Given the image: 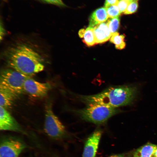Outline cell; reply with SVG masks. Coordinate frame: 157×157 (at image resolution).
Wrapping results in <instances>:
<instances>
[{"label": "cell", "instance_id": "obj_1", "mask_svg": "<svg viewBox=\"0 0 157 157\" xmlns=\"http://www.w3.org/2000/svg\"><path fill=\"white\" fill-rule=\"evenodd\" d=\"M5 59L9 67L30 77L44 68L43 59L40 55L24 44L10 49L6 52Z\"/></svg>", "mask_w": 157, "mask_h": 157}, {"label": "cell", "instance_id": "obj_2", "mask_svg": "<svg viewBox=\"0 0 157 157\" xmlns=\"http://www.w3.org/2000/svg\"><path fill=\"white\" fill-rule=\"evenodd\" d=\"M117 108L96 103L87 104L86 107L76 111L83 119L95 124L104 123L111 117L119 113Z\"/></svg>", "mask_w": 157, "mask_h": 157}, {"label": "cell", "instance_id": "obj_3", "mask_svg": "<svg viewBox=\"0 0 157 157\" xmlns=\"http://www.w3.org/2000/svg\"><path fill=\"white\" fill-rule=\"evenodd\" d=\"M44 130L51 137L58 139L65 134L66 130L63 125L54 113L52 109V103L48 100L45 104Z\"/></svg>", "mask_w": 157, "mask_h": 157}, {"label": "cell", "instance_id": "obj_4", "mask_svg": "<svg viewBox=\"0 0 157 157\" xmlns=\"http://www.w3.org/2000/svg\"><path fill=\"white\" fill-rule=\"evenodd\" d=\"M28 77L13 69H3L0 73V85L18 96L24 91V83Z\"/></svg>", "mask_w": 157, "mask_h": 157}, {"label": "cell", "instance_id": "obj_5", "mask_svg": "<svg viewBox=\"0 0 157 157\" xmlns=\"http://www.w3.org/2000/svg\"><path fill=\"white\" fill-rule=\"evenodd\" d=\"M26 147L25 144L19 139L12 136H5L0 141V156L19 157Z\"/></svg>", "mask_w": 157, "mask_h": 157}, {"label": "cell", "instance_id": "obj_6", "mask_svg": "<svg viewBox=\"0 0 157 157\" xmlns=\"http://www.w3.org/2000/svg\"><path fill=\"white\" fill-rule=\"evenodd\" d=\"M24 91L32 97L42 98L46 96L51 89L52 85L49 83H41L28 77L24 85Z\"/></svg>", "mask_w": 157, "mask_h": 157}, {"label": "cell", "instance_id": "obj_7", "mask_svg": "<svg viewBox=\"0 0 157 157\" xmlns=\"http://www.w3.org/2000/svg\"><path fill=\"white\" fill-rule=\"evenodd\" d=\"M0 129L19 133L24 132L22 127L6 109L0 107Z\"/></svg>", "mask_w": 157, "mask_h": 157}, {"label": "cell", "instance_id": "obj_8", "mask_svg": "<svg viewBox=\"0 0 157 157\" xmlns=\"http://www.w3.org/2000/svg\"><path fill=\"white\" fill-rule=\"evenodd\" d=\"M101 134L100 130H97L88 137L85 144L82 157H95Z\"/></svg>", "mask_w": 157, "mask_h": 157}, {"label": "cell", "instance_id": "obj_9", "mask_svg": "<svg viewBox=\"0 0 157 157\" xmlns=\"http://www.w3.org/2000/svg\"><path fill=\"white\" fill-rule=\"evenodd\" d=\"M93 32L96 44L106 42L113 34L109 29L107 23L104 22L95 26L93 28Z\"/></svg>", "mask_w": 157, "mask_h": 157}, {"label": "cell", "instance_id": "obj_10", "mask_svg": "<svg viewBox=\"0 0 157 157\" xmlns=\"http://www.w3.org/2000/svg\"><path fill=\"white\" fill-rule=\"evenodd\" d=\"M18 96L8 89L0 85V106L6 109L9 108Z\"/></svg>", "mask_w": 157, "mask_h": 157}, {"label": "cell", "instance_id": "obj_11", "mask_svg": "<svg viewBox=\"0 0 157 157\" xmlns=\"http://www.w3.org/2000/svg\"><path fill=\"white\" fill-rule=\"evenodd\" d=\"M108 17L105 7L97 9L93 12L90 16L89 26L94 27L97 24L105 22Z\"/></svg>", "mask_w": 157, "mask_h": 157}, {"label": "cell", "instance_id": "obj_12", "mask_svg": "<svg viewBox=\"0 0 157 157\" xmlns=\"http://www.w3.org/2000/svg\"><path fill=\"white\" fill-rule=\"evenodd\" d=\"M157 145L148 143L138 149L134 157H152Z\"/></svg>", "mask_w": 157, "mask_h": 157}, {"label": "cell", "instance_id": "obj_13", "mask_svg": "<svg viewBox=\"0 0 157 157\" xmlns=\"http://www.w3.org/2000/svg\"><path fill=\"white\" fill-rule=\"evenodd\" d=\"M125 36L120 35L118 32L114 33L110 38V41L115 44V48L121 50L125 47L126 43L124 42Z\"/></svg>", "mask_w": 157, "mask_h": 157}, {"label": "cell", "instance_id": "obj_14", "mask_svg": "<svg viewBox=\"0 0 157 157\" xmlns=\"http://www.w3.org/2000/svg\"><path fill=\"white\" fill-rule=\"evenodd\" d=\"M83 41L88 46H93L96 44L93 32V28L89 26L85 29Z\"/></svg>", "mask_w": 157, "mask_h": 157}, {"label": "cell", "instance_id": "obj_15", "mask_svg": "<svg viewBox=\"0 0 157 157\" xmlns=\"http://www.w3.org/2000/svg\"><path fill=\"white\" fill-rule=\"evenodd\" d=\"M107 23L109 29L113 34L116 32L119 27L120 24L119 17L111 18L108 21Z\"/></svg>", "mask_w": 157, "mask_h": 157}, {"label": "cell", "instance_id": "obj_16", "mask_svg": "<svg viewBox=\"0 0 157 157\" xmlns=\"http://www.w3.org/2000/svg\"><path fill=\"white\" fill-rule=\"evenodd\" d=\"M106 8L109 17L113 18L119 17L121 14L117 5H112Z\"/></svg>", "mask_w": 157, "mask_h": 157}, {"label": "cell", "instance_id": "obj_17", "mask_svg": "<svg viewBox=\"0 0 157 157\" xmlns=\"http://www.w3.org/2000/svg\"><path fill=\"white\" fill-rule=\"evenodd\" d=\"M138 7V4L137 1L131 2L124 13L125 15H128L134 13L137 11Z\"/></svg>", "mask_w": 157, "mask_h": 157}, {"label": "cell", "instance_id": "obj_18", "mask_svg": "<svg viewBox=\"0 0 157 157\" xmlns=\"http://www.w3.org/2000/svg\"><path fill=\"white\" fill-rule=\"evenodd\" d=\"M131 2L128 0H121L118 3V6L121 13H124Z\"/></svg>", "mask_w": 157, "mask_h": 157}, {"label": "cell", "instance_id": "obj_19", "mask_svg": "<svg viewBox=\"0 0 157 157\" xmlns=\"http://www.w3.org/2000/svg\"><path fill=\"white\" fill-rule=\"evenodd\" d=\"M120 0H106L104 7L106 8L112 5H117Z\"/></svg>", "mask_w": 157, "mask_h": 157}, {"label": "cell", "instance_id": "obj_20", "mask_svg": "<svg viewBox=\"0 0 157 157\" xmlns=\"http://www.w3.org/2000/svg\"><path fill=\"white\" fill-rule=\"evenodd\" d=\"M46 1L53 4L64 6H65L62 0H44Z\"/></svg>", "mask_w": 157, "mask_h": 157}, {"label": "cell", "instance_id": "obj_21", "mask_svg": "<svg viewBox=\"0 0 157 157\" xmlns=\"http://www.w3.org/2000/svg\"><path fill=\"white\" fill-rule=\"evenodd\" d=\"M85 30V29L82 28L79 30L78 32V35L79 37L81 38H83Z\"/></svg>", "mask_w": 157, "mask_h": 157}, {"label": "cell", "instance_id": "obj_22", "mask_svg": "<svg viewBox=\"0 0 157 157\" xmlns=\"http://www.w3.org/2000/svg\"><path fill=\"white\" fill-rule=\"evenodd\" d=\"M153 156V157H157V146L154 152Z\"/></svg>", "mask_w": 157, "mask_h": 157}, {"label": "cell", "instance_id": "obj_23", "mask_svg": "<svg viewBox=\"0 0 157 157\" xmlns=\"http://www.w3.org/2000/svg\"><path fill=\"white\" fill-rule=\"evenodd\" d=\"M108 157H124L123 156L121 155H115L111 156Z\"/></svg>", "mask_w": 157, "mask_h": 157}, {"label": "cell", "instance_id": "obj_24", "mask_svg": "<svg viewBox=\"0 0 157 157\" xmlns=\"http://www.w3.org/2000/svg\"><path fill=\"white\" fill-rule=\"evenodd\" d=\"M130 2H132V1H137L138 0H128Z\"/></svg>", "mask_w": 157, "mask_h": 157}]
</instances>
